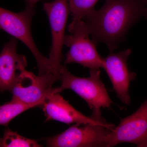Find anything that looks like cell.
Instances as JSON below:
<instances>
[{
  "label": "cell",
  "mask_w": 147,
  "mask_h": 147,
  "mask_svg": "<svg viewBox=\"0 0 147 147\" xmlns=\"http://www.w3.org/2000/svg\"><path fill=\"white\" fill-rule=\"evenodd\" d=\"M122 143L147 147V100L135 113L122 119L119 124L112 129L108 147Z\"/></svg>",
  "instance_id": "cell-8"
},
{
  "label": "cell",
  "mask_w": 147,
  "mask_h": 147,
  "mask_svg": "<svg viewBox=\"0 0 147 147\" xmlns=\"http://www.w3.org/2000/svg\"><path fill=\"white\" fill-rule=\"evenodd\" d=\"M131 53L130 49L118 53H111L103 59L104 68L113 84L118 97L124 104L129 105L131 98L129 94L130 82L137 76L129 70L127 59Z\"/></svg>",
  "instance_id": "cell-9"
},
{
  "label": "cell",
  "mask_w": 147,
  "mask_h": 147,
  "mask_svg": "<svg viewBox=\"0 0 147 147\" xmlns=\"http://www.w3.org/2000/svg\"><path fill=\"white\" fill-rule=\"evenodd\" d=\"M43 9L49 18L52 34V44L49 59L55 74L59 78L66 25L70 13L69 4L68 0H55L44 3Z\"/></svg>",
  "instance_id": "cell-7"
},
{
  "label": "cell",
  "mask_w": 147,
  "mask_h": 147,
  "mask_svg": "<svg viewBox=\"0 0 147 147\" xmlns=\"http://www.w3.org/2000/svg\"><path fill=\"white\" fill-rule=\"evenodd\" d=\"M26 5L34 7L35 5L36 4L37 2L40 0H26Z\"/></svg>",
  "instance_id": "cell-15"
},
{
  "label": "cell",
  "mask_w": 147,
  "mask_h": 147,
  "mask_svg": "<svg viewBox=\"0 0 147 147\" xmlns=\"http://www.w3.org/2000/svg\"><path fill=\"white\" fill-rule=\"evenodd\" d=\"M34 14V7L28 5L25 10L19 13L1 7V28L21 40L30 50L36 61L38 75L47 73H53L56 75L49 58L45 57L40 53L33 39L31 24Z\"/></svg>",
  "instance_id": "cell-3"
},
{
  "label": "cell",
  "mask_w": 147,
  "mask_h": 147,
  "mask_svg": "<svg viewBox=\"0 0 147 147\" xmlns=\"http://www.w3.org/2000/svg\"><path fill=\"white\" fill-rule=\"evenodd\" d=\"M81 125L74 124L62 133L45 139L47 146L108 147L114 125L103 119L97 123Z\"/></svg>",
  "instance_id": "cell-4"
},
{
  "label": "cell",
  "mask_w": 147,
  "mask_h": 147,
  "mask_svg": "<svg viewBox=\"0 0 147 147\" xmlns=\"http://www.w3.org/2000/svg\"><path fill=\"white\" fill-rule=\"evenodd\" d=\"M40 106L38 104H28L11 99L0 107V124L7 127L11 121L30 108Z\"/></svg>",
  "instance_id": "cell-12"
},
{
  "label": "cell",
  "mask_w": 147,
  "mask_h": 147,
  "mask_svg": "<svg viewBox=\"0 0 147 147\" xmlns=\"http://www.w3.org/2000/svg\"><path fill=\"white\" fill-rule=\"evenodd\" d=\"M146 1L147 3V0H146Z\"/></svg>",
  "instance_id": "cell-16"
},
{
  "label": "cell",
  "mask_w": 147,
  "mask_h": 147,
  "mask_svg": "<svg viewBox=\"0 0 147 147\" xmlns=\"http://www.w3.org/2000/svg\"><path fill=\"white\" fill-rule=\"evenodd\" d=\"M58 80L59 77L54 74L36 76L25 69L16 78L11 92V99L41 106L47 95L52 92L53 84Z\"/></svg>",
  "instance_id": "cell-6"
},
{
  "label": "cell",
  "mask_w": 147,
  "mask_h": 147,
  "mask_svg": "<svg viewBox=\"0 0 147 147\" xmlns=\"http://www.w3.org/2000/svg\"><path fill=\"white\" fill-rule=\"evenodd\" d=\"M36 140L28 139L6 129L0 140L1 147H40Z\"/></svg>",
  "instance_id": "cell-13"
},
{
  "label": "cell",
  "mask_w": 147,
  "mask_h": 147,
  "mask_svg": "<svg viewBox=\"0 0 147 147\" xmlns=\"http://www.w3.org/2000/svg\"><path fill=\"white\" fill-rule=\"evenodd\" d=\"M99 0H68L73 21L83 20Z\"/></svg>",
  "instance_id": "cell-14"
},
{
  "label": "cell",
  "mask_w": 147,
  "mask_h": 147,
  "mask_svg": "<svg viewBox=\"0 0 147 147\" xmlns=\"http://www.w3.org/2000/svg\"><path fill=\"white\" fill-rule=\"evenodd\" d=\"M17 40L12 37L4 45L0 55V89L11 93L17 76L26 69V57L16 52Z\"/></svg>",
  "instance_id": "cell-11"
},
{
  "label": "cell",
  "mask_w": 147,
  "mask_h": 147,
  "mask_svg": "<svg viewBox=\"0 0 147 147\" xmlns=\"http://www.w3.org/2000/svg\"><path fill=\"white\" fill-rule=\"evenodd\" d=\"M67 30L71 34L65 36L64 44L69 48L64 64L77 63L90 69L102 67L103 59L98 53L95 44L90 39L89 29L85 21H73Z\"/></svg>",
  "instance_id": "cell-5"
},
{
  "label": "cell",
  "mask_w": 147,
  "mask_h": 147,
  "mask_svg": "<svg viewBox=\"0 0 147 147\" xmlns=\"http://www.w3.org/2000/svg\"><path fill=\"white\" fill-rule=\"evenodd\" d=\"M147 13L146 0H105L100 9L91 11L83 19L95 45L103 42L113 52L129 28Z\"/></svg>",
  "instance_id": "cell-1"
},
{
  "label": "cell",
  "mask_w": 147,
  "mask_h": 147,
  "mask_svg": "<svg viewBox=\"0 0 147 147\" xmlns=\"http://www.w3.org/2000/svg\"><path fill=\"white\" fill-rule=\"evenodd\" d=\"M90 73L88 78L77 77L70 73L65 66L61 65L59 71L61 85L53 88L52 93L72 90L87 102L92 111V115L100 118L102 117L101 108H110L113 102L100 79V69H90Z\"/></svg>",
  "instance_id": "cell-2"
},
{
  "label": "cell",
  "mask_w": 147,
  "mask_h": 147,
  "mask_svg": "<svg viewBox=\"0 0 147 147\" xmlns=\"http://www.w3.org/2000/svg\"><path fill=\"white\" fill-rule=\"evenodd\" d=\"M46 117L45 122L55 120L70 125H79L97 123L103 118H96L92 115L87 117L75 109L59 93H50L45 98L41 105Z\"/></svg>",
  "instance_id": "cell-10"
}]
</instances>
